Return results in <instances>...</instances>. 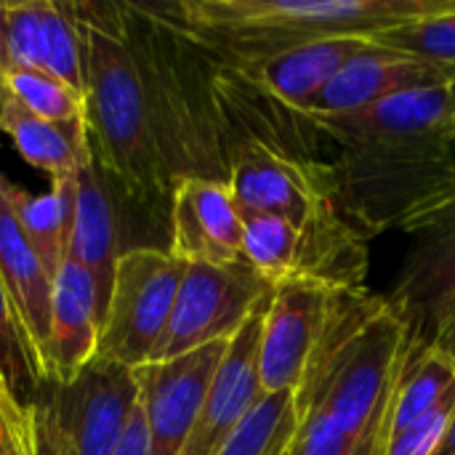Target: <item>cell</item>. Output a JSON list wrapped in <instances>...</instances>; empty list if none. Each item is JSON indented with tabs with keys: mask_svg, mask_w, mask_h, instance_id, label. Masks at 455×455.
<instances>
[{
	"mask_svg": "<svg viewBox=\"0 0 455 455\" xmlns=\"http://www.w3.org/2000/svg\"><path fill=\"white\" fill-rule=\"evenodd\" d=\"M336 144L339 208L365 237L413 232L455 192L453 104L448 85L397 93L349 115L307 117Z\"/></svg>",
	"mask_w": 455,
	"mask_h": 455,
	"instance_id": "cell-1",
	"label": "cell"
},
{
	"mask_svg": "<svg viewBox=\"0 0 455 455\" xmlns=\"http://www.w3.org/2000/svg\"><path fill=\"white\" fill-rule=\"evenodd\" d=\"M157 149L173 179L227 181L232 128L219 56L173 16L171 5L120 3Z\"/></svg>",
	"mask_w": 455,
	"mask_h": 455,
	"instance_id": "cell-2",
	"label": "cell"
},
{
	"mask_svg": "<svg viewBox=\"0 0 455 455\" xmlns=\"http://www.w3.org/2000/svg\"><path fill=\"white\" fill-rule=\"evenodd\" d=\"M411 339L408 323L387 299L365 288L339 291L323 344L296 392V408L325 413L357 455H381Z\"/></svg>",
	"mask_w": 455,
	"mask_h": 455,
	"instance_id": "cell-3",
	"label": "cell"
},
{
	"mask_svg": "<svg viewBox=\"0 0 455 455\" xmlns=\"http://www.w3.org/2000/svg\"><path fill=\"white\" fill-rule=\"evenodd\" d=\"M69 11L85 45V131L96 163L131 205L171 213L173 179L157 149L120 3L77 0Z\"/></svg>",
	"mask_w": 455,
	"mask_h": 455,
	"instance_id": "cell-4",
	"label": "cell"
},
{
	"mask_svg": "<svg viewBox=\"0 0 455 455\" xmlns=\"http://www.w3.org/2000/svg\"><path fill=\"white\" fill-rule=\"evenodd\" d=\"M455 0H187L171 11L224 61H256L325 37H373Z\"/></svg>",
	"mask_w": 455,
	"mask_h": 455,
	"instance_id": "cell-5",
	"label": "cell"
},
{
	"mask_svg": "<svg viewBox=\"0 0 455 455\" xmlns=\"http://www.w3.org/2000/svg\"><path fill=\"white\" fill-rule=\"evenodd\" d=\"M139 405L133 371L93 357L69 384H43L35 400L40 455H115Z\"/></svg>",
	"mask_w": 455,
	"mask_h": 455,
	"instance_id": "cell-6",
	"label": "cell"
},
{
	"mask_svg": "<svg viewBox=\"0 0 455 455\" xmlns=\"http://www.w3.org/2000/svg\"><path fill=\"white\" fill-rule=\"evenodd\" d=\"M187 261L168 248H128L115 267L101 315L96 357L131 371L147 365L160 347Z\"/></svg>",
	"mask_w": 455,
	"mask_h": 455,
	"instance_id": "cell-7",
	"label": "cell"
},
{
	"mask_svg": "<svg viewBox=\"0 0 455 455\" xmlns=\"http://www.w3.org/2000/svg\"><path fill=\"white\" fill-rule=\"evenodd\" d=\"M275 288L248 264H187L160 347L149 363L176 360L213 341H229Z\"/></svg>",
	"mask_w": 455,
	"mask_h": 455,
	"instance_id": "cell-8",
	"label": "cell"
},
{
	"mask_svg": "<svg viewBox=\"0 0 455 455\" xmlns=\"http://www.w3.org/2000/svg\"><path fill=\"white\" fill-rule=\"evenodd\" d=\"M227 184L240 213L280 216L299 229L341 211L331 165L261 139H243L232 147Z\"/></svg>",
	"mask_w": 455,
	"mask_h": 455,
	"instance_id": "cell-9",
	"label": "cell"
},
{
	"mask_svg": "<svg viewBox=\"0 0 455 455\" xmlns=\"http://www.w3.org/2000/svg\"><path fill=\"white\" fill-rule=\"evenodd\" d=\"M339 291L344 288L304 280L275 288L259 339V384L264 395L299 392L333 317Z\"/></svg>",
	"mask_w": 455,
	"mask_h": 455,
	"instance_id": "cell-10",
	"label": "cell"
},
{
	"mask_svg": "<svg viewBox=\"0 0 455 455\" xmlns=\"http://www.w3.org/2000/svg\"><path fill=\"white\" fill-rule=\"evenodd\" d=\"M387 301L408 323L413 339L432 341L455 309V192L413 232Z\"/></svg>",
	"mask_w": 455,
	"mask_h": 455,
	"instance_id": "cell-11",
	"label": "cell"
},
{
	"mask_svg": "<svg viewBox=\"0 0 455 455\" xmlns=\"http://www.w3.org/2000/svg\"><path fill=\"white\" fill-rule=\"evenodd\" d=\"M227 344L229 341H213L176 360L147 363L133 371L147 419L149 455H181Z\"/></svg>",
	"mask_w": 455,
	"mask_h": 455,
	"instance_id": "cell-12",
	"label": "cell"
},
{
	"mask_svg": "<svg viewBox=\"0 0 455 455\" xmlns=\"http://www.w3.org/2000/svg\"><path fill=\"white\" fill-rule=\"evenodd\" d=\"M168 251L187 264H240L243 216L227 181L181 179L171 195Z\"/></svg>",
	"mask_w": 455,
	"mask_h": 455,
	"instance_id": "cell-13",
	"label": "cell"
},
{
	"mask_svg": "<svg viewBox=\"0 0 455 455\" xmlns=\"http://www.w3.org/2000/svg\"><path fill=\"white\" fill-rule=\"evenodd\" d=\"M365 43L368 37H325L283 48L256 61H224L221 56L219 59L256 96L304 120L320 91Z\"/></svg>",
	"mask_w": 455,
	"mask_h": 455,
	"instance_id": "cell-14",
	"label": "cell"
},
{
	"mask_svg": "<svg viewBox=\"0 0 455 455\" xmlns=\"http://www.w3.org/2000/svg\"><path fill=\"white\" fill-rule=\"evenodd\" d=\"M448 83L451 75L443 67L368 40L320 91V96L307 109L304 120L317 115L360 112L397 93L448 85Z\"/></svg>",
	"mask_w": 455,
	"mask_h": 455,
	"instance_id": "cell-15",
	"label": "cell"
},
{
	"mask_svg": "<svg viewBox=\"0 0 455 455\" xmlns=\"http://www.w3.org/2000/svg\"><path fill=\"white\" fill-rule=\"evenodd\" d=\"M261 307L227 344L213 384L205 395L203 411L192 427V435L181 455H216L264 397L259 384V339H261Z\"/></svg>",
	"mask_w": 455,
	"mask_h": 455,
	"instance_id": "cell-16",
	"label": "cell"
},
{
	"mask_svg": "<svg viewBox=\"0 0 455 455\" xmlns=\"http://www.w3.org/2000/svg\"><path fill=\"white\" fill-rule=\"evenodd\" d=\"M101 304L99 291L85 267L67 259L53 277L51 325L43 347L45 384L75 381L99 349Z\"/></svg>",
	"mask_w": 455,
	"mask_h": 455,
	"instance_id": "cell-17",
	"label": "cell"
},
{
	"mask_svg": "<svg viewBox=\"0 0 455 455\" xmlns=\"http://www.w3.org/2000/svg\"><path fill=\"white\" fill-rule=\"evenodd\" d=\"M125 251L120 248V213L115 205V187L104 176V171L99 168L91 152L77 168L69 259L91 272L99 291L101 315L112 291L117 259Z\"/></svg>",
	"mask_w": 455,
	"mask_h": 455,
	"instance_id": "cell-18",
	"label": "cell"
},
{
	"mask_svg": "<svg viewBox=\"0 0 455 455\" xmlns=\"http://www.w3.org/2000/svg\"><path fill=\"white\" fill-rule=\"evenodd\" d=\"M0 280L8 291V299L24 325L27 339L32 341L37 357L51 325V291L53 280L37 259L11 200V181L0 173ZM43 363V360H40Z\"/></svg>",
	"mask_w": 455,
	"mask_h": 455,
	"instance_id": "cell-19",
	"label": "cell"
},
{
	"mask_svg": "<svg viewBox=\"0 0 455 455\" xmlns=\"http://www.w3.org/2000/svg\"><path fill=\"white\" fill-rule=\"evenodd\" d=\"M16 147V152L37 171L51 179L75 173L91 155L85 120L80 123H51L27 112L19 101H8L0 128Z\"/></svg>",
	"mask_w": 455,
	"mask_h": 455,
	"instance_id": "cell-20",
	"label": "cell"
},
{
	"mask_svg": "<svg viewBox=\"0 0 455 455\" xmlns=\"http://www.w3.org/2000/svg\"><path fill=\"white\" fill-rule=\"evenodd\" d=\"M413 336V333H411ZM455 384V363L435 344L411 339L387 421V443L429 416Z\"/></svg>",
	"mask_w": 455,
	"mask_h": 455,
	"instance_id": "cell-21",
	"label": "cell"
},
{
	"mask_svg": "<svg viewBox=\"0 0 455 455\" xmlns=\"http://www.w3.org/2000/svg\"><path fill=\"white\" fill-rule=\"evenodd\" d=\"M75 192H77V171L69 176L51 179V189L45 195H29L11 184V200L16 216L43 261L51 280L69 259V237L75 221Z\"/></svg>",
	"mask_w": 455,
	"mask_h": 455,
	"instance_id": "cell-22",
	"label": "cell"
},
{
	"mask_svg": "<svg viewBox=\"0 0 455 455\" xmlns=\"http://www.w3.org/2000/svg\"><path fill=\"white\" fill-rule=\"evenodd\" d=\"M53 0L0 3V72L40 69L45 72Z\"/></svg>",
	"mask_w": 455,
	"mask_h": 455,
	"instance_id": "cell-23",
	"label": "cell"
},
{
	"mask_svg": "<svg viewBox=\"0 0 455 455\" xmlns=\"http://www.w3.org/2000/svg\"><path fill=\"white\" fill-rule=\"evenodd\" d=\"M45 384L43 363L24 333V325L0 280V389L19 405L32 408Z\"/></svg>",
	"mask_w": 455,
	"mask_h": 455,
	"instance_id": "cell-24",
	"label": "cell"
},
{
	"mask_svg": "<svg viewBox=\"0 0 455 455\" xmlns=\"http://www.w3.org/2000/svg\"><path fill=\"white\" fill-rule=\"evenodd\" d=\"M296 421V392L264 395L216 455H285Z\"/></svg>",
	"mask_w": 455,
	"mask_h": 455,
	"instance_id": "cell-25",
	"label": "cell"
},
{
	"mask_svg": "<svg viewBox=\"0 0 455 455\" xmlns=\"http://www.w3.org/2000/svg\"><path fill=\"white\" fill-rule=\"evenodd\" d=\"M5 85L13 101H19L35 117L51 123L85 120V96L64 80L40 69H16L5 75Z\"/></svg>",
	"mask_w": 455,
	"mask_h": 455,
	"instance_id": "cell-26",
	"label": "cell"
},
{
	"mask_svg": "<svg viewBox=\"0 0 455 455\" xmlns=\"http://www.w3.org/2000/svg\"><path fill=\"white\" fill-rule=\"evenodd\" d=\"M368 40L432 61L443 67L451 77L455 75V5L443 13H432L427 19L384 29Z\"/></svg>",
	"mask_w": 455,
	"mask_h": 455,
	"instance_id": "cell-27",
	"label": "cell"
},
{
	"mask_svg": "<svg viewBox=\"0 0 455 455\" xmlns=\"http://www.w3.org/2000/svg\"><path fill=\"white\" fill-rule=\"evenodd\" d=\"M455 419V384L448 389V395L440 400V405L424 416L419 424H413L411 429L395 435L381 455H437L451 424Z\"/></svg>",
	"mask_w": 455,
	"mask_h": 455,
	"instance_id": "cell-28",
	"label": "cell"
},
{
	"mask_svg": "<svg viewBox=\"0 0 455 455\" xmlns=\"http://www.w3.org/2000/svg\"><path fill=\"white\" fill-rule=\"evenodd\" d=\"M0 455H40L35 405H19L0 389Z\"/></svg>",
	"mask_w": 455,
	"mask_h": 455,
	"instance_id": "cell-29",
	"label": "cell"
},
{
	"mask_svg": "<svg viewBox=\"0 0 455 455\" xmlns=\"http://www.w3.org/2000/svg\"><path fill=\"white\" fill-rule=\"evenodd\" d=\"M115 455H149V435H147V419H144L141 403L136 405Z\"/></svg>",
	"mask_w": 455,
	"mask_h": 455,
	"instance_id": "cell-30",
	"label": "cell"
},
{
	"mask_svg": "<svg viewBox=\"0 0 455 455\" xmlns=\"http://www.w3.org/2000/svg\"><path fill=\"white\" fill-rule=\"evenodd\" d=\"M451 360L455 363V309L448 315V320L440 325V331L435 333V339H432Z\"/></svg>",
	"mask_w": 455,
	"mask_h": 455,
	"instance_id": "cell-31",
	"label": "cell"
},
{
	"mask_svg": "<svg viewBox=\"0 0 455 455\" xmlns=\"http://www.w3.org/2000/svg\"><path fill=\"white\" fill-rule=\"evenodd\" d=\"M437 455H455V419L453 424H451V429H448V435H445V440H443V445H440V451Z\"/></svg>",
	"mask_w": 455,
	"mask_h": 455,
	"instance_id": "cell-32",
	"label": "cell"
},
{
	"mask_svg": "<svg viewBox=\"0 0 455 455\" xmlns=\"http://www.w3.org/2000/svg\"><path fill=\"white\" fill-rule=\"evenodd\" d=\"M11 101V93H8V85H5V75L0 72V128H3V115H5V107ZM3 133V131H0Z\"/></svg>",
	"mask_w": 455,
	"mask_h": 455,
	"instance_id": "cell-33",
	"label": "cell"
},
{
	"mask_svg": "<svg viewBox=\"0 0 455 455\" xmlns=\"http://www.w3.org/2000/svg\"><path fill=\"white\" fill-rule=\"evenodd\" d=\"M448 91H451V104H453V136H455V75L448 83Z\"/></svg>",
	"mask_w": 455,
	"mask_h": 455,
	"instance_id": "cell-34",
	"label": "cell"
}]
</instances>
